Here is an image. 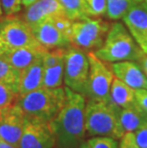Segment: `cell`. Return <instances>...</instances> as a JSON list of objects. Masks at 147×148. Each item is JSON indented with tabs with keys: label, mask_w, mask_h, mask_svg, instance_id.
<instances>
[{
	"label": "cell",
	"mask_w": 147,
	"mask_h": 148,
	"mask_svg": "<svg viewBox=\"0 0 147 148\" xmlns=\"http://www.w3.org/2000/svg\"><path fill=\"white\" fill-rule=\"evenodd\" d=\"M59 15H65V12L58 0H37L26 7L22 18L33 28Z\"/></svg>",
	"instance_id": "7c38bea8"
},
{
	"label": "cell",
	"mask_w": 147,
	"mask_h": 148,
	"mask_svg": "<svg viewBox=\"0 0 147 148\" xmlns=\"http://www.w3.org/2000/svg\"><path fill=\"white\" fill-rule=\"evenodd\" d=\"M110 68L114 75L128 86L137 89L147 90V77L142 69L135 61H120L111 63Z\"/></svg>",
	"instance_id": "5bb4252c"
},
{
	"label": "cell",
	"mask_w": 147,
	"mask_h": 148,
	"mask_svg": "<svg viewBox=\"0 0 147 148\" xmlns=\"http://www.w3.org/2000/svg\"><path fill=\"white\" fill-rule=\"evenodd\" d=\"M65 51L66 48H55L52 50H48L42 58L43 66L44 68L52 67L58 64L59 62L64 60Z\"/></svg>",
	"instance_id": "cb8c5ba5"
},
{
	"label": "cell",
	"mask_w": 147,
	"mask_h": 148,
	"mask_svg": "<svg viewBox=\"0 0 147 148\" xmlns=\"http://www.w3.org/2000/svg\"><path fill=\"white\" fill-rule=\"evenodd\" d=\"M63 8L65 15L73 21L91 17L85 0H58Z\"/></svg>",
	"instance_id": "ffe728a7"
},
{
	"label": "cell",
	"mask_w": 147,
	"mask_h": 148,
	"mask_svg": "<svg viewBox=\"0 0 147 148\" xmlns=\"http://www.w3.org/2000/svg\"><path fill=\"white\" fill-rule=\"evenodd\" d=\"M120 109L109 101L86 100V134L89 137L106 136L120 140L124 135L118 119Z\"/></svg>",
	"instance_id": "277c9868"
},
{
	"label": "cell",
	"mask_w": 147,
	"mask_h": 148,
	"mask_svg": "<svg viewBox=\"0 0 147 148\" xmlns=\"http://www.w3.org/2000/svg\"><path fill=\"white\" fill-rule=\"evenodd\" d=\"M66 99L65 88L38 89L17 97L16 102L27 119L51 122L60 111Z\"/></svg>",
	"instance_id": "7a4b0ae2"
},
{
	"label": "cell",
	"mask_w": 147,
	"mask_h": 148,
	"mask_svg": "<svg viewBox=\"0 0 147 148\" xmlns=\"http://www.w3.org/2000/svg\"><path fill=\"white\" fill-rule=\"evenodd\" d=\"M143 0H107L106 15L111 20H120L126 12Z\"/></svg>",
	"instance_id": "44dd1931"
},
{
	"label": "cell",
	"mask_w": 147,
	"mask_h": 148,
	"mask_svg": "<svg viewBox=\"0 0 147 148\" xmlns=\"http://www.w3.org/2000/svg\"><path fill=\"white\" fill-rule=\"evenodd\" d=\"M20 73L21 71L0 58V83L5 84L17 95L19 91Z\"/></svg>",
	"instance_id": "d6986e66"
},
{
	"label": "cell",
	"mask_w": 147,
	"mask_h": 148,
	"mask_svg": "<svg viewBox=\"0 0 147 148\" xmlns=\"http://www.w3.org/2000/svg\"><path fill=\"white\" fill-rule=\"evenodd\" d=\"M3 14H4V12H3V9H2V5H1V1H0V19L3 17Z\"/></svg>",
	"instance_id": "8d00e7d4"
},
{
	"label": "cell",
	"mask_w": 147,
	"mask_h": 148,
	"mask_svg": "<svg viewBox=\"0 0 147 148\" xmlns=\"http://www.w3.org/2000/svg\"><path fill=\"white\" fill-rule=\"evenodd\" d=\"M0 36L10 49L40 45L34 36L32 28L23 18L15 14L5 15L0 19Z\"/></svg>",
	"instance_id": "ba28073f"
},
{
	"label": "cell",
	"mask_w": 147,
	"mask_h": 148,
	"mask_svg": "<svg viewBox=\"0 0 147 148\" xmlns=\"http://www.w3.org/2000/svg\"><path fill=\"white\" fill-rule=\"evenodd\" d=\"M64 82V60L52 67L44 68L42 87L54 89L62 87Z\"/></svg>",
	"instance_id": "7402d4cb"
},
{
	"label": "cell",
	"mask_w": 147,
	"mask_h": 148,
	"mask_svg": "<svg viewBox=\"0 0 147 148\" xmlns=\"http://www.w3.org/2000/svg\"><path fill=\"white\" fill-rule=\"evenodd\" d=\"M9 50H10V47L5 42V40L2 38V36H0V58L4 56Z\"/></svg>",
	"instance_id": "1f68e13d"
},
{
	"label": "cell",
	"mask_w": 147,
	"mask_h": 148,
	"mask_svg": "<svg viewBox=\"0 0 147 148\" xmlns=\"http://www.w3.org/2000/svg\"><path fill=\"white\" fill-rule=\"evenodd\" d=\"M110 24L101 18L87 17L74 21L70 33L71 44L85 52H92L102 46Z\"/></svg>",
	"instance_id": "5b68a950"
},
{
	"label": "cell",
	"mask_w": 147,
	"mask_h": 148,
	"mask_svg": "<svg viewBox=\"0 0 147 148\" xmlns=\"http://www.w3.org/2000/svg\"><path fill=\"white\" fill-rule=\"evenodd\" d=\"M26 119L18 103L12 104L0 116V140L18 147Z\"/></svg>",
	"instance_id": "30bf717a"
},
{
	"label": "cell",
	"mask_w": 147,
	"mask_h": 148,
	"mask_svg": "<svg viewBox=\"0 0 147 148\" xmlns=\"http://www.w3.org/2000/svg\"><path fill=\"white\" fill-rule=\"evenodd\" d=\"M118 119L121 130L125 134L128 132H136L147 121V115L135 105L127 108H120L118 112Z\"/></svg>",
	"instance_id": "ac0fdd59"
},
{
	"label": "cell",
	"mask_w": 147,
	"mask_h": 148,
	"mask_svg": "<svg viewBox=\"0 0 147 148\" xmlns=\"http://www.w3.org/2000/svg\"><path fill=\"white\" fill-rule=\"evenodd\" d=\"M118 148H140L137 145V143L136 141L134 132L125 133L123 136L120 138Z\"/></svg>",
	"instance_id": "f546056e"
},
{
	"label": "cell",
	"mask_w": 147,
	"mask_h": 148,
	"mask_svg": "<svg viewBox=\"0 0 147 148\" xmlns=\"http://www.w3.org/2000/svg\"><path fill=\"white\" fill-rule=\"evenodd\" d=\"M5 15L17 14L22 10V0H0Z\"/></svg>",
	"instance_id": "4316f807"
},
{
	"label": "cell",
	"mask_w": 147,
	"mask_h": 148,
	"mask_svg": "<svg viewBox=\"0 0 147 148\" xmlns=\"http://www.w3.org/2000/svg\"><path fill=\"white\" fill-rule=\"evenodd\" d=\"M32 31L37 42L48 50L67 48L72 45L69 36L55 26L51 18L33 27Z\"/></svg>",
	"instance_id": "4fadbf2b"
},
{
	"label": "cell",
	"mask_w": 147,
	"mask_h": 148,
	"mask_svg": "<svg viewBox=\"0 0 147 148\" xmlns=\"http://www.w3.org/2000/svg\"><path fill=\"white\" fill-rule=\"evenodd\" d=\"M94 53L106 63L127 60L139 61L144 55L126 26L121 22H114L110 25L102 46Z\"/></svg>",
	"instance_id": "3957f363"
},
{
	"label": "cell",
	"mask_w": 147,
	"mask_h": 148,
	"mask_svg": "<svg viewBox=\"0 0 147 148\" xmlns=\"http://www.w3.org/2000/svg\"><path fill=\"white\" fill-rule=\"evenodd\" d=\"M89 75L87 79L83 97L86 100L109 101L111 85L115 78L110 66L106 64L95 55L94 52H88Z\"/></svg>",
	"instance_id": "8992f818"
},
{
	"label": "cell",
	"mask_w": 147,
	"mask_h": 148,
	"mask_svg": "<svg viewBox=\"0 0 147 148\" xmlns=\"http://www.w3.org/2000/svg\"><path fill=\"white\" fill-rule=\"evenodd\" d=\"M77 148H90L89 145H88V143H87V141L86 140H84L82 143L80 144V145L77 147Z\"/></svg>",
	"instance_id": "d590c367"
},
{
	"label": "cell",
	"mask_w": 147,
	"mask_h": 148,
	"mask_svg": "<svg viewBox=\"0 0 147 148\" xmlns=\"http://www.w3.org/2000/svg\"><path fill=\"white\" fill-rule=\"evenodd\" d=\"M47 51L48 49H46L42 45L34 47H22V48L10 49L1 58H4L14 68L22 71L28 66L32 65L38 59L42 58Z\"/></svg>",
	"instance_id": "9a60e30c"
},
{
	"label": "cell",
	"mask_w": 147,
	"mask_h": 148,
	"mask_svg": "<svg viewBox=\"0 0 147 148\" xmlns=\"http://www.w3.org/2000/svg\"><path fill=\"white\" fill-rule=\"evenodd\" d=\"M139 65L140 66V68L142 69V71H143V73L145 74V75L147 77V55L146 53H144L142 58H140V59L139 61Z\"/></svg>",
	"instance_id": "d6a6232c"
},
{
	"label": "cell",
	"mask_w": 147,
	"mask_h": 148,
	"mask_svg": "<svg viewBox=\"0 0 147 148\" xmlns=\"http://www.w3.org/2000/svg\"><path fill=\"white\" fill-rule=\"evenodd\" d=\"M89 59L85 51L74 45L66 48L64 56V83L83 96L89 75Z\"/></svg>",
	"instance_id": "52a82bcc"
},
{
	"label": "cell",
	"mask_w": 147,
	"mask_h": 148,
	"mask_svg": "<svg viewBox=\"0 0 147 148\" xmlns=\"http://www.w3.org/2000/svg\"><path fill=\"white\" fill-rule=\"evenodd\" d=\"M19 148H55V138L50 122L26 119Z\"/></svg>",
	"instance_id": "9c48e42d"
},
{
	"label": "cell",
	"mask_w": 147,
	"mask_h": 148,
	"mask_svg": "<svg viewBox=\"0 0 147 148\" xmlns=\"http://www.w3.org/2000/svg\"><path fill=\"white\" fill-rule=\"evenodd\" d=\"M86 141L90 148H118V140L111 137L96 136L92 137Z\"/></svg>",
	"instance_id": "d4e9b609"
},
{
	"label": "cell",
	"mask_w": 147,
	"mask_h": 148,
	"mask_svg": "<svg viewBox=\"0 0 147 148\" xmlns=\"http://www.w3.org/2000/svg\"><path fill=\"white\" fill-rule=\"evenodd\" d=\"M109 102L118 108L135 106V90L115 77L111 85Z\"/></svg>",
	"instance_id": "e0dca14e"
},
{
	"label": "cell",
	"mask_w": 147,
	"mask_h": 148,
	"mask_svg": "<svg viewBox=\"0 0 147 148\" xmlns=\"http://www.w3.org/2000/svg\"><path fill=\"white\" fill-rule=\"evenodd\" d=\"M37 1V0H22V5L23 7H28V6H30L31 4H33L34 2Z\"/></svg>",
	"instance_id": "e575fe53"
},
{
	"label": "cell",
	"mask_w": 147,
	"mask_h": 148,
	"mask_svg": "<svg viewBox=\"0 0 147 148\" xmlns=\"http://www.w3.org/2000/svg\"><path fill=\"white\" fill-rule=\"evenodd\" d=\"M0 148H19V147H16V146H14L12 144H10L6 141L0 140Z\"/></svg>",
	"instance_id": "836d02e7"
},
{
	"label": "cell",
	"mask_w": 147,
	"mask_h": 148,
	"mask_svg": "<svg viewBox=\"0 0 147 148\" xmlns=\"http://www.w3.org/2000/svg\"><path fill=\"white\" fill-rule=\"evenodd\" d=\"M43 73H44V66H43L42 58L23 69L20 73L18 97L24 96L38 88H41Z\"/></svg>",
	"instance_id": "2e32d148"
},
{
	"label": "cell",
	"mask_w": 147,
	"mask_h": 148,
	"mask_svg": "<svg viewBox=\"0 0 147 148\" xmlns=\"http://www.w3.org/2000/svg\"><path fill=\"white\" fill-rule=\"evenodd\" d=\"M18 95L11 90L5 84L0 83V116L3 112L14 104L17 100Z\"/></svg>",
	"instance_id": "603a6c76"
},
{
	"label": "cell",
	"mask_w": 147,
	"mask_h": 148,
	"mask_svg": "<svg viewBox=\"0 0 147 148\" xmlns=\"http://www.w3.org/2000/svg\"><path fill=\"white\" fill-rule=\"evenodd\" d=\"M122 20L136 43L147 55V4L144 0L130 9Z\"/></svg>",
	"instance_id": "8fae6325"
},
{
	"label": "cell",
	"mask_w": 147,
	"mask_h": 148,
	"mask_svg": "<svg viewBox=\"0 0 147 148\" xmlns=\"http://www.w3.org/2000/svg\"><path fill=\"white\" fill-rule=\"evenodd\" d=\"M65 92L64 105L50 125L55 138V148H77L86 136V99L68 87H65Z\"/></svg>",
	"instance_id": "6da1fadb"
},
{
	"label": "cell",
	"mask_w": 147,
	"mask_h": 148,
	"mask_svg": "<svg viewBox=\"0 0 147 148\" xmlns=\"http://www.w3.org/2000/svg\"><path fill=\"white\" fill-rule=\"evenodd\" d=\"M135 99H136V106L142 113L147 115V90L146 89L135 90Z\"/></svg>",
	"instance_id": "f1b7e54d"
},
{
	"label": "cell",
	"mask_w": 147,
	"mask_h": 148,
	"mask_svg": "<svg viewBox=\"0 0 147 148\" xmlns=\"http://www.w3.org/2000/svg\"><path fill=\"white\" fill-rule=\"evenodd\" d=\"M144 2L146 3V4H147V0H144Z\"/></svg>",
	"instance_id": "74e56055"
},
{
	"label": "cell",
	"mask_w": 147,
	"mask_h": 148,
	"mask_svg": "<svg viewBox=\"0 0 147 148\" xmlns=\"http://www.w3.org/2000/svg\"><path fill=\"white\" fill-rule=\"evenodd\" d=\"M134 134L137 145L140 148H147V121Z\"/></svg>",
	"instance_id": "4dcf8cb0"
},
{
	"label": "cell",
	"mask_w": 147,
	"mask_h": 148,
	"mask_svg": "<svg viewBox=\"0 0 147 148\" xmlns=\"http://www.w3.org/2000/svg\"><path fill=\"white\" fill-rule=\"evenodd\" d=\"M91 17H99L106 15L107 0H85Z\"/></svg>",
	"instance_id": "484cf974"
},
{
	"label": "cell",
	"mask_w": 147,
	"mask_h": 148,
	"mask_svg": "<svg viewBox=\"0 0 147 148\" xmlns=\"http://www.w3.org/2000/svg\"><path fill=\"white\" fill-rule=\"evenodd\" d=\"M51 20L59 31L64 33L66 36H70L72 25H73V22H74L73 20L68 18L66 15H59V16L53 17L51 18ZM69 38H70V37H69Z\"/></svg>",
	"instance_id": "83f0119b"
}]
</instances>
